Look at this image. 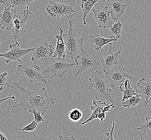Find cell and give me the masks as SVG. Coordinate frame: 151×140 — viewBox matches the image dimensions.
Segmentation results:
<instances>
[{
  "label": "cell",
  "mask_w": 151,
  "mask_h": 140,
  "mask_svg": "<svg viewBox=\"0 0 151 140\" xmlns=\"http://www.w3.org/2000/svg\"><path fill=\"white\" fill-rule=\"evenodd\" d=\"M13 84L14 86H11V88H18L22 96L20 102L14 106V108L20 106L23 107L25 111L35 109L42 115L46 113L50 105L55 104L54 98L48 95L44 86L40 90L33 92L27 90L19 83L14 82Z\"/></svg>",
  "instance_id": "6da1fadb"
},
{
  "label": "cell",
  "mask_w": 151,
  "mask_h": 140,
  "mask_svg": "<svg viewBox=\"0 0 151 140\" xmlns=\"http://www.w3.org/2000/svg\"><path fill=\"white\" fill-rule=\"evenodd\" d=\"M89 81L90 83L88 88V90L96 98L107 100L114 105L118 102L115 101L111 96L112 88L111 83L107 78L104 76L103 72L99 71L92 72Z\"/></svg>",
  "instance_id": "7a4b0ae2"
},
{
  "label": "cell",
  "mask_w": 151,
  "mask_h": 140,
  "mask_svg": "<svg viewBox=\"0 0 151 140\" xmlns=\"http://www.w3.org/2000/svg\"><path fill=\"white\" fill-rule=\"evenodd\" d=\"M75 22L70 19L69 20L68 32L65 35H63L66 57L72 59H75L77 58L81 45L84 44L83 38H80L75 31Z\"/></svg>",
  "instance_id": "3957f363"
},
{
  "label": "cell",
  "mask_w": 151,
  "mask_h": 140,
  "mask_svg": "<svg viewBox=\"0 0 151 140\" xmlns=\"http://www.w3.org/2000/svg\"><path fill=\"white\" fill-rule=\"evenodd\" d=\"M83 45L81 47V52L75 59L76 64L73 66L75 77L91 68L98 66L101 63L100 61H96L89 55L83 49Z\"/></svg>",
  "instance_id": "277c9868"
},
{
  "label": "cell",
  "mask_w": 151,
  "mask_h": 140,
  "mask_svg": "<svg viewBox=\"0 0 151 140\" xmlns=\"http://www.w3.org/2000/svg\"><path fill=\"white\" fill-rule=\"evenodd\" d=\"M17 70L24 76V78L29 80L31 83L41 82L45 84L47 83L46 79L40 72V67L35 64L25 63L18 65Z\"/></svg>",
  "instance_id": "5b68a950"
},
{
  "label": "cell",
  "mask_w": 151,
  "mask_h": 140,
  "mask_svg": "<svg viewBox=\"0 0 151 140\" xmlns=\"http://www.w3.org/2000/svg\"><path fill=\"white\" fill-rule=\"evenodd\" d=\"M91 11L94 14L93 20L98 23L99 28H108L113 24L111 10L107 6L104 7L100 4H95Z\"/></svg>",
  "instance_id": "8992f818"
},
{
  "label": "cell",
  "mask_w": 151,
  "mask_h": 140,
  "mask_svg": "<svg viewBox=\"0 0 151 140\" xmlns=\"http://www.w3.org/2000/svg\"><path fill=\"white\" fill-rule=\"evenodd\" d=\"M92 105L91 106V110L92 112L90 117L84 122L81 123V125H84L86 123L95 119H99L101 122H104L107 117V114L111 112V107L115 108L114 104H108L101 101L94 100L92 101Z\"/></svg>",
  "instance_id": "52a82bcc"
},
{
  "label": "cell",
  "mask_w": 151,
  "mask_h": 140,
  "mask_svg": "<svg viewBox=\"0 0 151 140\" xmlns=\"http://www.w3.org/2000/svg\"><path fill=\"white\" fill-rule=\"evenodd\" d=\"M30 15H33L29 11V6H26V10L23 12L22 16L17 15L15 17L13 24L10 30L12 32L14 39L17 40L20 38L22 36L25 34L29 27V24H26V21L28 20Z\"/></svg>",
  "instance_id": "ba28073f"
},
{
  "label": "cell",
  "mask_w": 151,
  "mask_h": 140,
  "mask_svg": "<svg viewBox=\"0 0 151 140\" xmlns=\"http://www.w3.org/2000/svg\"><path fill=\"white\" fill-rule=\"evenodd\" d=\"M76 63H67L64 58H58L52 57V64L49 67L44 70L42 74L45 75L52 73L56 78H62L67 73L68 71Z\"/></svg>",
  "instance_id": "9c48e42d"
},
{
  "label": "cell",
  "mask_w": 151,
  "mask_h": 140,
  "mask_svg": "<svg viewBox=\"0 0 151 140\" xmlns=\"http://www.w3.org/2000/svg\"><path fill=\"white\" fill-rule=\"evenodd\" d=\"M10 50L7 52L0 53V57L5 58V61L6 64H9L12 61H17L21 62V59L27 54L33 51V48L28 49H22L20 47V44L16 42L14 44L9 45Z\"/></svg>",
  "instance_id": "30bf717a"
},
{
  "label": "cell",
  "mask_w": 151,
  "mask_h": 140,
  "mask_svg": "<svg viewBox=\"0 0 151 140\" xmlns=\"http://www.w3.org/2000/svg\"><path fill=\"white\" fill-rule=\"evenodd\" d=\"M46 11L52 18H63L66 15H71L77 12L73 9V5L58 3L50 1L47 7Z\"/></svg>",
  "instance_id": "8fae6325"
},
{
  "label": "cell",
  "mask_w": 151,
  "mask_h": 140,
  "mask_svg": "<svg viewBox=\"0 0 151 140\" xmlns=\"http://www.w3.org/2000/svg\"><path fill=\"white\" fill-rule=\"evenodd\" d=\"M124 70V68L122 66L116 67L113 70L109 69L105 72L106 77L110 82L111 88L123 84L125 80L127 79H134V77L125 73Z\"/></svg>",
  "instance_id": "7c38bea8"
},
{
  "label": "cell",
  "mask_w": 151,
  "mask_h": 140,
  "mask_svg": "<svg viewBox=\"0 0 151 140\" xmlns=\"http://www.w3.org/2000/svg\"><path fill=\"white\" fill-rule=\"evenodd\" d=\"M31 61L37 60L41 61H47L48 58L54 53V47L46 41L36 45L33 48Z\"/></svg>",
  "instance_id": "4fadbf2b"
},
{
  "label": "cell",
  "mask_w": 151,
  "mask_h": 140,
  "mask_svg": "<svg viewBox=\"0 0 151 140\" xmlns=\"http://www.w3.org/2000/svg\"><path fill=\"white\" fill-rule=\"evenodd\" d=\"M109 50L107 52H105L104 51L102 52L104 54V57L100 61L103 67V72H106L107 70L113 66H117V65L119 64V55H121V47L117 51H115L113 53L112 52L113 44L110 43H109Z\"/></svg>",
  "instance_id": "5bb4252c"
},
{
  "label": "cell",
  "mask_w": 151,
  "mask_h": 140,
  "mask_svg": "<svg viewBox=\"0 0 151 140\" xmlns=\"http://www.w3.org/2000/svg\"><path fill=\"white\" fill-rule=\"evenodd\" d=\"M16 12L12 6H6L3 12L0 14V28L10 30L13 21L17 16Z\"/></svg>",
  "instance_id": "9a60e30c"
},
{
  "label": "cell",
  "mask_w": 151,
  "mask_h": 140,
  "mask_svg": "<svg viewBox=\"0 0 151 140\" xmlns=\"http://www.w3.org/2000/svg\"><path fill=\"white\" fill-rule=\"evenodd\" d=\"M107 6L111 11V15L113 20H118L125 13L127 4L124 3L123 0H107Z\"/></svg>",
  "instance_id": "2e32d148"
},
{
  "label": "cell",
  "mask_w": 151,
  "mask_h": 140,
  "mask_svg": "<svg viewBox=\"0 0 151 140\" xmlns=\"http://www.w3.org/2000/svg\"><path fill=\"white\" fill-rule=\"evenodd\" d=\"M138 91L141 97L145 99L144 107H146L149 102V99L151 98V82H146L145 78L140 79L137 83Z\"/></svg>",
  "instance_id": "e0dca14e"
},
{
  "label": "cell",
  "mask_w": 151,
  "mask_h": 140,
  "mask_svg": "<svg viewBox=\"0 0 151 140\" xmlns=\"http://www.w3.org/2000/svg\"><path fill=\"white\" fill-rule=\"evenodd\" d=\"M60 30V35H56V38L57 39L56 46L55 50L53 53V58H65L66 57L65 55V47L63 39V31L60 26H58Z\"/></svg>",
  "instance_id": "ac0fdd59"
},
{
  "label": "cell",
  "mask_w": 151,
  "mask_h": 140,
  "mask_svg": "<svg viewBox=\"0 0 151 140\" xmlns=\"http://www.w3.org/2000/svg\"><path fill=\"white\" fill-rule=\"evenodd\" d=\"M89 41L94 44V49L96 51H99V50H101L102 52L104 51L102 47L112 42H117V39L113 38H106L100 35H90L89 37Z\"/></svg>",
  "instance_id": "d6986e66"
},
{
  "label": "cell",
  "mask_w": 151,
  "mask_h": 140,
  "mask_svg": "<svg viewBox=\"0 0 151 140\" xmlns=\"http://www.w3.org/2000/svg\"><path fill=\"white\" fill-rule=\"evenodd\" d=\"M119 91L123 93L122 99L119 102H122L123 100L128 99L131 96L139 94L138 93V90H134L133 88L131 87V84L129 79L125 80L123 84L119 85Z\"/></svg>",
  "instance_id": "ffe728a7"
},
{
  "label": "cell",
  "mask_w": 151,
  "mask_h": 140,
  "mask_svg": "<svg viewBox=\"0 0 151 140\" xmlns=\"http://www.w3.org/2000/svg\"><path fill=\"white\" fill-rule=\"evenodd\" d=\"M33 1L35 0H1L0 2L5 6H12L15 12H17Z\"/></svg>",
  "instance_id": "44dd1931"
},
{
  "label": "cell",
  "mask_w": 151,
  "mask_h": 140,
  "mask_svg": "<svg viewBox=\"0 0 151 140\" xmlns=\"http://www.w3.org/2000/svg\"><path fill=\"white\" fill-rule=\"evenodd\" d=\"M99 0H82L81 1V8L83 11V24L84 25L86 24V18L87 14L91 11L93 7Z\"/></svg>",
  "instance_id": "7402d4cb"
},
{
  "label": "cell",
  "mask_w": 151,
  "mask_h": 140,
  "mask_svg": "<svg viewBox=\"0 0 151 140\" xmlns=\"http://www.w3.org/2000/svg\"><path fill=\"white\" fill-rule=\"evenodd\" d=\"M110 31L109 34L111 35V38H115L117 40L120 38L121 35L123 32V27L122 24L119 20L118 21L114 23L111 26L109 27Z\"/></svg>",
  "instance_id": "603a6c76"
},
{
  "label": "cell",
  "mask_w": 151,
  "mask_h": 140,
  "mask_svg": "<svg viewBox=\"0 0 151 140\" xmlns=\"http://www.w3.org/2000/svg\"><path fill=\"white\" fill-rule=\"evenodd\" d=\"M142 101L141 96L140 94H137L126 99L121 102L122 106L124 108H130L135 107L137 105L141 104Z\"/></svg>",
  "instance_id": "cb8c5ba5"
},
{
  "label": "cell",
  "mask_w": 151,
  "mask_h": 140,
  "mask_svg": "<svg viewBox=\"0 0 151 140\" xmlns=\"http://www.w3.org/2000/svg\"><path fill=\"white\" fill-rule=\"evenodd\" d=\"M83 116V113L78 108H73L70 110L68 113V117L70 121L73 122H77L81 121Z\"/></svg>",
  "instance_id": "d4e9b609"
},
{
  "label": "cell",
  "mask_w": 151,
  "mask_h": 140,
  "mask_svg": "<svg viewBox=\"0 0 151 140\" xmlns=\"http://www.w3.org/2000/svg\"><path fill=\"white\" fill-rule=\"evenodd\" d=\"M145 119L146 120V123L137 128V130H141L144 132L141 137V140L144 139V135L146 131L151 130V117H146Z\"/></svg>",
  "instance_id": "484cf974"
},
{
  "label": "cell",
  "mask_w": 151,
  "mask_h": 140,
  "mask_svg": "<svg viewBox=\"0 0 151 140\" xmlns=\"http://www.w3.org/2000/svg\"><path fill=\"white\" fill-rule=\"evenodd\" d=\"M29 111L31 113L34 115V120L36 121L38 124L45 121V119L44 117H42V114H41L40 112H38L35 109H29Z\"/></svg>",
  "instance_id": "4316f807"
},
{
  "label": "cell",
  "mask_w": 151,
  "mask_h": 140,
  "mask_svg": "<svg viewBox=\"0 0 151 140\" xmlns=\"http://www.w3.org/2000/svg\"><path fill=\"white\" fill-rule=\"evenodd\" d=\"M38 123L35 120H33L32 122L30 123L29 125L24 127L22 129V131H31L33 132L37 128Z\"/></svg>",
  "instance_id": "83f0119b"
},
{
  "label": "cell",
  "mask_w": 151,
  "mask_h": 140,
  "mask_svg": "<svg viewBox=\"0 0 151 140\" xmlns=\"http://www.w3.org/2000/svg\"><path fill=\"white\" fill-rule=\"evenodd\" d=\"M7 76H8V73L6 72H4L3 73H0V92L3 90V88L6 84L9 88L10 86V85L6 82Z\"/></svg>",
  "instance_id": "f1b7e54d"
},
{
  "label": "cell",
  "mask_w": 151,
  "mask_h": 140,
  "mask_svg": "<svg viewBox=\"0 0 151 140\" xmlns=\"http://www.w3.org/2000/svg\"><path fill=\"white\" fill-rule=\"evenodd\" d=\"M109 122H111L112 124V128L111 131L109 133H107L106 132L104 136V140H114V138L113 137L114 129L115 128V122H111V121L108 120Z\"/></svg>",
  "instance_id": "f546056e"
},
{
  "label": "cell",
  "mask_w": 151,
  "mask_h": 140,
  "mask_svg": "<svg viewBox=\"0 0 151 140\" xmlns=\"http://www.w3.org/2000/svg\"><path fill=\"white\" fill-rule=\"evenodd\" d=\"M76 138L74 136V135L73 134V136H69V137H67V136H62L60 135H59V140H75Z\"/></svg>",
  "instance_id": "4dcf8cb0"
},
{
  "label": "cell",
  "mask_w": 151,
  "mask_h": 140,
  "mask_svg": "<svg viewBox=\"0 0 151 140\" xmlns=\"http://www.w3.org/2000/svg\"><path fill=\"white\" fill-rule=\"evenodd\" d=\"M8 99L15 100V96H8V97H6V98H3V99H0V104H1V103H2V102H4V101H5L6 100H7Z\"/></svg>",
  "instance_id": "1f68e13d"
},
{
  "label": "cell",
  "mask_w": 151,
  "mask_h": 140,
  "mask_svg": "<svg viewBox=\"0 0 151 140\" xmlns=\"http://www.w3.org/2000/svg\"><path fill=\"white\" fill-rule=\"evenodd\" d=\"M8 138L6 137V135L3 132L0 131V140H8Z\"/></svg>",
  "instance_id": "d6a6232c"
},
{
  "label": "cell",
  "mask_w": 151,
  "mask_h": 140,
  "mask_svg": "<svg viewBox=\"0 0 151 140\" xmlns=\"http://www.w3.org/2000/svg\"><path fill=\"white\" fill-rule=\"evenodd\" d=\"M76 0H73V3H75V1Z\"/></svg>",
  "instance_id": "836d02e7"
},
{
  "label": "cell",
  "mask_w": 151,
  "mask_h": 140,
  "mask_svg": "<svg viewBox=\"0 0 151 140\" xmlns=\"http://www.w3.org/2000/svg\"><path fill=\"white\" fill-rule=\"evenodd\" d=\"M1 45V43H0V45Z\"/></svg>",
  "instance_id": "e575fe53"
},
{
  "label": "cell",
  "mask_w": 151,
  "mask_h": 140,
  "mask_svg": "<svg viewBox=\"0 0 151 140\" xmlns=\"http://www.w3.org/2000/svg\"><path fill=\"white\" fill-rule=\"evenodd\" d=\"M0 1H1V0H0Z\"/></svg>",
  "instance_id": "d590c367"
}]
</instances>
